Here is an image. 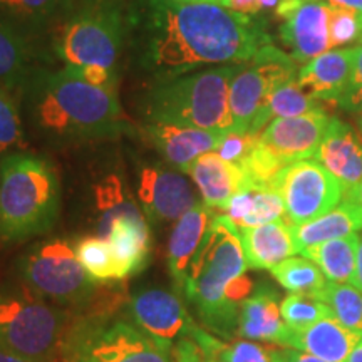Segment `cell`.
<instances>
[{"mask_svg":"<svg viewBox=\"0 0 362 362\" xmlns=\"http://www.w3.org/2000/svg\"><path fill=\"white\" fill-rule=\"evenodd\" d=\"M267 44L260 22L218 4L129 0L126 49L151 84L206 66L242 64Z\"/></svg>","mask_w":362,"mask_h":362,"instance_id":"6da1fadb","label":"cell"},{"mask_svg":"<svg viewBox=\"0 0 362 362\" xmlns=\"http://www.w3.org/2000/svg\"><path fill=\"white\" fill-rule=\"evenodd\" d=\"M22 104L35 128L61 141L116 138L129 131L117 86H94L69 67H37L21 89Z\"/></svg>","mask_w":362,"mask_h":362,"instance_id":"7a4b0ae2","label":"cell"},{"mask_svg":"<svg viewBox=\"0 0 362 362\" xmlns=\"http://www.w3.org/2000/svg\"><path fill=\"white\" fill-rule=\"evenodd\" d=\"M247 269L238 226L226 215H216L183 285L202 322L216 336L237 332L240 305L253 288Z\"/></svg>","mask_w":362,"mask_h":362,"instance_id":"3957f363","label":"cell"},{"mask_svg":"<svg viewBox=\"0 0 362 362\" xmlns=\"http://www.w3.org/2000/svg\"><path fill=\"white\" fill-rule=\"evenodd\" d=\"M238 67L218 66L151 84L143 99L144 117L148 123L232 133L230 84Z\"/></svg>","mask_w":362,"mask_h":362,"instance_id":"277c9868","label":"cell"},{"mask_svg":"<svg viewBox=\"0 0 362 362\" xmlns=\"http://www.w3.org/2000/svg\"><path fill=\"white\" fill-rule=\"evenodd\" d=\"M59 200V176L47 158L8 153L0 161V240L19 242L47 232Z\"/></svg>","mask_w":362,"mask_h":362,"instance_id":"5b68a950","label":"cell"},{"mask_svg":"<svg viewBox=\"0 0 362 362\" xmlns=\"http://www.w3.org/2000/svg\"><path fill=\"white\" fill-rule=\"evenodd\" d=\"M129 0H79L54 35V51L66 66L115 69L128 40Z\"/></svg>","mask_w":362,"mask_h":362,"instance_id":"8992f818","label":"cell"},{"mask_svg":"<svg viewBox=\"0 0 362 362\" xmlns=\"http://www.w3.org/2000/svg\"><path fill=\"white\" fill-rule=\"evenodd\" d=\"M69 312L22 293L0 296V347L30 362H57L72 341Z\"/></svg>","mask_w":362,"mask_h":362,"instance_id":"52a82bcc","label":"cell"},{"mask_svg":"<svg viewBox=\"0 0 362 362\" xmlns=\"http://www.w3.org/2000/svg\"><path fill=\"white\" fill-rule=\"evenodd\" d=\"M297 61L267 44L250 61L240 64L230 84L232 133L260 134V119L277 90L297 79Z\"/></svg>","mask_w":362,"mask_h":362,"instance_id":"ba28073f","label":"cell"},{"mask_svg":"<svg viewBox=\"0 0 362 362\" xmlns=\"http://www.w3.org/2000/svg\"><path fill=\"white\" fill-rule=\"evenodd\" d=\"M21 272L35 297L57 304H84L98 287L67 240L56 238L30 248L22 260Z\"/></svg>","mask_w":362,"mask_h":362,"instance_id":"9c48e42d","label":"cell"},{"mask_svg":"<svg viewBox=\"0 0 362 362\" xmlns=\"http://www.w3.org/2000/svg\"><path fill=\"white\" fill-rule=\"evenodd\" d=\"M274 189L282 197L285 215L292 225H300L327 214L344 198V189L314 158L287 165L274 181Z\"/></svg>","mask_w":362,"mask_h":362,"instance_id":"30bf717a","label":"cell"},{"mask_svg":"<svg viewBox=\"0 0 362 362\" xmlns=\"http://www.w3.org/2000/svg\"><path fill=\"white\" fill-rule=\"evenodd\" d=\"M72 339L90 362H171V347L121 320Z\"/></svg>","mask_w":362,"mask_h":362,"instance_id":"8fae6325","label":"cell"},{"mask_svg":"<svg viewBox=\"0 0 362 362\" xmlns=\"http://www.w3.org/2000/svg\"><path fill=\"white\" fill-rule=\"evenodd\" d=\"M128 312L133 324L163 346L171 347L181 337L192 336L194 324L178 296L161 288H148L129 298Z\"/></svg>","mask_w":362,"mask_h":362,"instance_id":"7c38bea8","label":"cell"},{"mask_svg":"<svg viewBox=\"0 0 362 362\" xmlns=\"http://www.w3.org/2000/svg\"><path fill=\"white\" fill-rule=\"evenodd\" d=\"M138 200L151 221H173L200 203L187 176L163 166H146L139 171Z\"/></svg>","mask_w":362,"mask_h":362,"instance_id":"4fadbf2b","label":"cell"},{"mask_svg":"<svg viewBox=\"0 0 362 362\" xmlns=\"http://www.w3.org/2000/svg\"><path fill=\"white\" fill-rule=\"evenodd\" d=\"M332 116L325 110L302 116L277 117L260 131L259 141L285 165L310 160L322 141Z\"/></svg>","mask_w":362,"mask_h":362,"instance_id":"5bb4252c","label":"cell"},{"mask_svg":"<svg viewBox=\"0 0 362 362\" xmlns=\"http://www.w3.org/2000/svg\"><path fill=\"white\" fill-rule=\"evenodd\" d=\"M330 8L325 0H305L282 17L280 39L300 64L330 51Z\"/></svg>","mask_w":362,"mask_h":362,"instance_id":"9a60e30c","label":"cell"},{"mask_svg":"<svg viewBox=\"0 0 362 362\" xmlns=\"http://www.w3.org/2000/svg\"><path fill=\"white\" fill-rule=\"evenodd\" d=\"M314 160L337 178L344 198L351 197L362 181V139L339 117H332Z\"/></svg>","mask_w":362,"mask_h":362,"instance_id":"2e32d148","label":"cell"},{"mask_svg":"<svg viewBox=\"0 0 362 362\" xmlns=\"http://www.w3.org/2000/svg\"><path fill=\"white\" fill-rule=\"evenodd\" d=\"M143 133L151 146L181 173H187L202 155L216 151L225 138V133L216 131L163 123H148Z\"/></svg>","mask_w":362,"mask_h":362,"instance_id":"e0dca14e","label":"cell"},{"mask_svg":"<svg viewBox=\"0 0 362 362\" xmlns=\"http://www.w3.org/2000/svg\"><path fill=\"white\" fill-rule=\"evenodd\" d=\"M356 62V45L334 49L300 67L297 83L320 103H336L349 88Z\"/></svg>","mask_w":362,"mask_h":362,"instance_id":"ac0fdd59","label":"cell"},{"mask_svg":"<svg viewBox=\"0 0 362 362\" xmlns=\"http://www.w3.org/2000/svg\"><path fill=\"white\" fill-rule=\"evenodd\" d=\"M215 216L214 208L200 202L176 220L170 235L168 253H166V265L176 287L183 288L189 265L200 252Z\"/></svg>","mask_w":362,"mask_h":362,"instance_id":"d6986e66","label":"cell"},{"mask_svg":"<svg viewBox=\"0 0 362 362\" xmlns=\"http://www.w3.org/2000/svg\"><path fill=\"white\" fill-rule=\"evenodd\" d=\"M200 192L202 202L214 210L225 211L232 198L247 187L242 166L226 161L216 151L205 153L187 171Z\"/></svg>","mask_w":362,"mask_h":362,"instance_id":"ffe728a7","label":"cell"},{"mask_svg":"<svg viewBox=\"0 0 362 362\" xmlns=\"http://www.w3.org/2000/svg\"><path fill=\"white\" fill-rule=\"evenodd\" d=\"M291 329L280 314L279 296L269 285H260L240 305L237 334L247 341L285 347Z\"/></svg>","mask_w":362,"mask_h":362,"instance_id":"44dd1931","label":"cell"},{"mask_svg":"<svg viewBox=\"0 0 362 362\" xmlns=\"http://www.w3.org/2000/svg\"><path fill=\"white\" fill-rule=\"evenodd\" d=\"M238 230L248 269L272 270L280 262L291 259L293 253H297L292 223L288 218Z\"/></svg>","mask_w":362,"mask_h":362,"instance_id":"7402d4cb","label":"cell"},{"mask_svg":"<svg viewBox=\"0 0 362 362\" xmlns=\"http://www.w3.org/2000/svg\"><path fill=\"white\" fill-rule=\"evenodd\" d=\"M37 67L33 34L0 16V86L21 93Z\"/></svg>","mask_w":362,"mask_h":362,"instance_id":"603a6c76","label":"cell"},{"mask_svg":"<svg viewBox=\"0 0 362 362\" xmlns=\"http://www.w3.org/2000/svg\"><path fill=\"white\" fill-rule=\"evenodd\" d=\"M107 240L121 267L123 280L139 274L148 264L151 235L146 221V215H129L116 218L99 235Z\"/></svg>","mask_w":362,"mask_h":362,"instance_id":"cb8c5ba5","label":"cell"},{"mask_svg":"<svg viewBox=\"0 0 362 362\" xmlns=\"http://www.w3.org/2000/svg\"><path fill=\"white\" fill-rule=\"evenodd\" d=\"M361 336L339 324L334 317L319 320L304 330H292L285 347L304 351L327 362H347Z\"/></svg>","mask_w":362,"mask_h":362,"instance_id":"d4e9b609","label":"cell"},{"mask_svg":"<svg viewBox=\"0 0 362 362\" xmlns=\"http://www.w3.org/2000/svg\"><path fill=\"white\" fill-rule=\"evenodd\" d=\"M292 232L297 253L329 240L351 237L362 232V205L354 198H342V202L327 214L305 223L292 225Z\"/></svg>","mask_w":362,"mask_h":362,"instance_id":"484cf974","label":"cell"},{"mask_svg":"<svg viewBox=\"0 0 362 362\" xmlns=\"http://www.w3.org/2000/svg\"><path fill=\"white\" fill-rule=\"evenodd\" d=\"M225 215L238 228H250L284 218L285 205L282 197L274 188L247 185L230 200Z\"/></svg>","mask_w":362,"mask_h":362,"instance_id":"4316f807","label":"cell"},{"mask_svg":"<svg viewBox=\"0 0 362 362\" xmlns=\"http://www.w3.org/2000/svg\"><path fill=\"white\" fill-rule=\"evenodd\" d=\"M357 247L359 233L307 247L300 255L314 262L330 282L356 285Z\"/></svg>","mask_w":362,"mask_h":362,"instance_id":"83f0119b","label":"cell"},{"mask_svg":"<svg viewBox=\"0 0 362 362\" xmlns=\"http://www.w3.org/2000/svg\"><path fill=\"white\" fill-rule=\"evenodd\" d=\"M197 341L206 354V362H282V346H264L253 341L225 342L202 329Z\"/></svg>","mask_w":362,"mask_h":362,"instance_id":"f1b7e54d","label":"cell"},{"mask_svg":"<svg viewBox=\"0 0 362 362\" xmlns=\"http://www.w3.org/2000/svg\"><path fill=\"white\" fill-rule=\"evenodd\" d=\"M76 255L96 284H115L123 280L121 267L107 240L103 237H84L74 243Z\"/></svg>","mask_w":362,"mask_h":362,"instance_id":"f546056e","label":"cell"},{"mask_svg":"<svg viewBox=\"0 0 362 362\" xmlns=\"http://www.w3.org/2000/svg\"><path fill=\"white\" fill-rule=\"evenodd\" d=\"M274 279L291 293L315 297L327 284L322 270L305 257H291L270 270Z\"/></svg>","mask_w":362,"mask_h":362,"instance_id":"4dcf8cb0","label":"cell"},{"mask_svg":"<svg viewBox=\"0 0 362 362\" xmlns=\"http://www.w3.org/2000/svg\"><path fill=\"white\" fill-rule=\"evenodd\" d=\"M317 298L330 307L339 324L362 337V292L356 285L327 280Z\"/></svg>","mask_w":362,"mask_h":362,"instance_id":"1f68e13d","label":"cell"},{"mask_svg":"<svg viewBox=\"0 0 362 362\" xmlns=\"http://www.w3.org/2000/svg\"><path fill=\"white\" fill-rule=\"evenodd\" d=\"M74 0H0V16L29 30L67 12Z\"/></svg>","mask_w":362,"mask_h":362,"instance_id":"d6a6232c","label":"cell"},{"mask_svg":"<svg viewBox=\"0 0 362 362\" xmlns=\"http://www.w3.org/2000/svg\"><path fill=\"white\" fill-rule=\"evenodd\" d=\"M96 208L99 215V235L116 218L143 214L117 176H107L96 188Z\"/></svg>","mask_w":362,"mask_h":362,"instance_id":"836d02e7","label":"cell"},{"mask_svg":"<svg viewBox=\"0 0 362 362\" xmlns=\"http://www.w3.org/2000/svg\"><path fill=\"white\" fill-rule=\"evenodd\" d=\"M324 110L322 103L317 101L310 94H307L304 89L300 88L296 81H291L285 86H282L274 96L270 98L269 104H267L265 112L262 115L260 119V131L270 123L272 119L277 117H293L302 116L307 112Z\"/></svg>","mask_w":362,"mask_h":362,"instance_id":"e575fe53","label":"cell"},{"mask_svg":"<svg viewBox=\"0 0 362 362\" xmlns=\"http://www.w3.org/2000/svg\"><path fill=\"white\" fill-rule=\"evenodd\" d=\"M19 96V90L0 86V155L25 146Z\"/></svg>","mask_w":362,"mask_h":362,"instance_id":"d590c367","label":"cell"},{"mask_svg":"<svg viewBox=\"0 0 362 362\" xmlns=\"http://www.w3.org/2000/svg\"><path fill=\"white\" fill-rule=\"evenodd\" d=\"M280 314L287 327L292 330H304L319 320L334 317L325 302L310 296H302V293H288L280 302Z\"/></svg>","mask_w":362,"mask_h":362,"instance_id":"8d00e7d4","label":"cell"},{"mask_svg":"<svg viewBox=\"0 0 362 362\" xmlns=\"http://www.w3.org/2000/svg\"><path fill=\"white\" fill-rule=\"evenodd\" d=\"M330 47H342L362 37V17L346 8L329 7Z\"/></svg>","mask_w":362,"mask_h":362,"instance_id":"74e56055","label":"cell"},{"mask_svg":"<svg viewBox=\"0 0 362 362\" xmlns=\"http://www.w3.org/2000/svg\"><path fill=\"white\" fill-rule=\"evenodd\" d=\"M259 141V134H240V133H228L225 134L223 141L220 143L216 153L226 161H232L240 165L248 153L252 151V148L255 146Z\"/></svg>","mask_w":362,"mask_h":362,"instance_id":"f35d334b","label":"cell"},{"mask_svg":"<svg viewBox=\"0 0 362 362\" xmlns=\"http://www.w3.org/2000/svg\"><path fill=\"white\" fill-rule=\"evenodd\" d=\"M171 362H206V354L197 339L187 336L171 346Z\"/></svg>","mask_w":362,"mask_h":362,"instance_id":"ab89813d","label":"cell"},{"mask_svg":"<svg viewBox=\"0 0 362 362\" xmlns=\"http://www.w3.org/2000/svg\"><path fill=\"white\" fill-rule=\"evenodd\" d=\"M336 104L344 111L359 115V112H362V88L342 94L336 101Z\"/></svg>","mask_w":362,"mask_h":362,"instance_id":"60d3db41","label":"cell"},{"mask_svg":"<svg viewBox=\"0 0 362 362\" xmlns=\"http://www.w3.org/2000/svg\"><path fill=\"white\" fill-rule=\"evenodd\" d=\"M226 7L232 8L233 12L243 13V16H259L262 11L260 0H228Z\"/></svg>","mask_w":362,"mask_h":362,"instance_id":"b9f144b4","label":"cell"},{"mask_svg":"<svg viewBox=\"0 0 362 362\" xmlns=\"http://www.w3.org/2000/svg\"><path fill=\"white\" fill-rule=\"evenodd\" d=\"M362 88V37L359 44L356 45V62H354V72H352V78L349 83V88H347L346 93H351V90ZM344 93V94H346Z\"/></svg>","mask_w":362,"mask_h":362,"instance_id":"7bdbcfd3","label":"cell"},{"mask_svg":"<svg viewBox=\"0 0 362 362\" xmlns=\"http://www.w3.org/2000/svg\"><path fill=\"white\" fill-rule=\"evenodd\" d=\"M282 362H327L319 357L307 354L304 351L292 349V347H284L282 349Z\"/></svg>","mask_w":362,"mask_h":362,"instance_id":"ee69618b","label":"cell"},{"mask_svg":"<svg viewBox=\"0 0 362 362\" xmlns=\"http://www.w3.org/2000/svg\"><path fill=\"white\" fill-rule=\"evenodd\" d=\"M61 362H90V361L88 359V356L81 351V347L76 344L74 339H72L69 347H67V351L64 352V356H62Z\"/></svg>","mask_w":362,"mask_h":362,"instance_id":"f6af8a7d","label":"cell"},{"mask_svg":"<svg viewBox=\"0 0 362 362\" xmlns=\"http://www.w3.org/2000/svg\"><path fill=\"white\" fill-rule=\"evenodd\" d=\"M325 2L329 7L346 8V11H351L362 17V0H325Z\"/></svg>","mask_w":362,"mask_h":362,"instance_id":"bcb514c9","label":"cell"},{"mask_svg":"<svg viewBox=\"0 0 362 362\" xmlns=\"http://www.w3.org/2000/svg\"><path fill=\"white\" fill-rule=\"evenodd\" d=\"M356 287L362 292V232L359 235V247H357V264H356Z\"/></svg>","mask_w":362,"mask_h":362,"instance_id":"7dc6e473","label":"cell"},{"mask_svg":"<svg viewBox=\"0 0 362 362\" xmlns=\"http://www.w3.org/2000/svg\"><path fill=\"white\" fill-rule=\"evenodd\" d=\"M302 2H305V0H280L279 6L275 7V13H277V17H280L282 13H287L288 11H292L293 7Z\"/></svg>","mask_w":362,"mask_h":362,"instance_id":"c3c4849f","label":"cell"},{"mask_svg":"<svg viewBox=\"0 0 362 362\" xmlns=\"http://www.w3.org/2000/svg\"><path fill=\"white\" fill-rule=\"evenodd\" d=\"M0 362H30V361L24 359V357H19V356L12 354V352H8V351L2 349V347H0Z\"/></svg>","mask_w":362,"mask_h":362,"instance_id":"681fc988","label":"cell"},{"mask_svg":"<svg viewBox=\"0 0 362 362\" xmlns=\"http://www.w3.org/2000/svg\"><path fill=\"white\" fill-rule=\"evenodd\" d=\"M347 362H362V337L359 339V342L356 344L354 349H352Z\"/></svg>","mask_w":362,"mask_h":362,"instance_id":"f907efd6","label":"cell"},{"mask_svg":"<svg viewBox=\"0 0 362 362\" xmlns=\"http://www.w3.org/2000/svg\"><path fill=\"white\" fill-rule=\"evenodd\" d=\"M180 2H210V4H218V6L226 7L228 0H180Z\"/></svg>","mask_w":362,"mask_h":362,"instance_id":"816d5d0a","label":"cell"},{"mask_svg":"<svg viewBox=\"0 0 362 362\" xmlns=\"http://www.w3.org/2000/svg\"><path fill=\"white\" fill-rule=\"evenodd\" d=\"M280 0H260V6L262 8H272V7H277Z\"/></svg>","mask_w":362,"mask_h":362,"instance_id":"f5cc1de1","label":"cell"},{"mask_svg":"<svg viewBox=\"0 0 362 362\" xmlns=\"http://www.w3.org/2000/svg\"><path fill=\"white\" fill-rule=\"evenodd\" d=\"M346 198H354V200H357L362 205V181H361V185L359 187L356 188V192L351 194V197H346Z\"/></svg>","mask_w":362,"mask_h":362,"instance_id":"db71d44e","label":"cell"},{"mask_svg":"<svg viewBox=\"0 0 362 362\" xmlns=\"http://www.w3.org/2000/svg\"><path fill=\"white\" fill-rule=\"evenodd\" d=\"M356 126H357V129H359L361 139H362V112H359V115H356Z\"/></svg>","mask_w":362,"mask_h":362,"instance_id":"11a10c76","label":"cell"},{"mask_svg":"<svg viewBox=\"0 0 362 362\" xmlns=\"http://www.w3.org/2000/svg\"><path fill=\"white\" fill-rule=\"evenodd\" d=\"M210 362H215V361H210Z\"/></svg>","mask_w":362,"mask_h":362,"instance_id":"9f6ffc18","label":"cell"}]
</instances>
